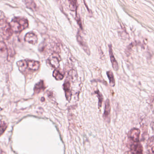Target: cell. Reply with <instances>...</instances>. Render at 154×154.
<instances>
[{
  "label": "cell",
  "mask_w": 154,
  "mask_h": 154,
  "mask_svg": "<svg viewBox=\"0 0 154 154\" xmlns=\"http://www.w3.org/2000/svg\"><path fill=\"white\" fill-rule=\"evenodd\" d=\"M14 32H20L25 29L29 26L27 19L22 17H15L10 23Z\"/></svg>",
  "instance_id": "obj_1"
},
{
  "label": "cell",
  "mask_w": 154,
  "mask_h": 154,
  "mask_svg": "<svg viewBox=\"0 0 154 154\" xmlns=\"http://www.w3.org/2000/svg\"><path fill=\"white\" fill-rule=\"evenodd\" d=\"M10 23L5 19H1L0 21V34L2 38L8 40L11 38L13 33Z\"/></svg>",
  "instance_id": "obj_2"
},
{
  "label": "cell",
  "mask_w": 154,
  "mask_h": 154,
  "mask_svg": "<svg viewBox=\"0 0 154 154\" xmlns=\"http://www.w3.org/2000/svg\"><path fill=\"white\" fill-rule=\"evenodd\" d=\"M17 65L21 72L27 69L31 71H36L40 67L39 62L34 60H20L17 62Z\"/></svg>",
  "instance_id": "obj_3"
},
{
  "label": "cell",
  "mask_w": 154,
  "mask_h": 154,
  "mask_svg": "<svg viewBox=\"0 0 154 154\" xmlns=\"http://www.w3.org/2000/svg\"><path fill=\"white\" fill-rule=\"evenodd\" d=\"M130 154H143V147L141 144L138 142H134L130 146Z\"/></svg>",
  "instance_id": "obj_4"
},
{
  "label": "cell",
  "mask_w": 154,
  "mask_h": 154,
  "mask_svg": "<svg viewBox=\"0 0 154 154\" xmlns=\"http://www.w3.org/2000/svg\"><path fill=\"white\" fill-rule=\"evenodd\" d=\"M140 130L138 128H134L131 129L128 134L129 139L133 142H138L140 137Z\"/></svg>",
  "instance_id": "obj_5"
},
{
  "label": "cell",
  "mask_w": 154,
  "mask_h": 154,
  "mask_svg": "<svg viewBox=\"0 0 154 154\" xmlns=\"http://www.w3.org/2000/svg\"><path fill=\"white\" fill-rule=\"evenodd\" d=\"M60 60V58L58 55L56 53H54L50 57L48 61L52 66L55 68H57L59 66V62Z\"/></svg>",
  "instance_id": "obj_6"
},
{
  "label": "cell",
  "mask_w": 154,
  "mask_h": 154,
  "mask_svg": "<svg viewBox=\"0 0 154 154\" xmlns=\"http://www.w3.org/2000/svg\"><path fill=\"white\" fill-rule=\"evenodd\" d=\"M24 40L26 42H28L30 44L34 45L37 43L38 37L34 32H28L25 35Z\"/></svg>",
  "instance_id": "obj_7"
},
{
  "label": "cell",
  "mask_w": 154,
  "mask_h": 154,
  "mask_svg": "<svg viewBox=\"0 0 154 154\" xmlns=\"http://www.w3.org/2000/svg\"><path fill=\"white\" fill-rule=\"evenodd\" d=\"M110 111H111V106H110V102L109 100H107L105 102V111H104L103 118L104 120L106 122L109 123L110 122Z\"/></svg>",
  "instance_id": "obj_8"
},
{
  "label": "cell",
  "mask_w": 154,
  "mask_h": 154,
  "mask_svg": "<svg viewBox=\"0 0 154 154\" xmlns=\"http://www.w3.org/2000/svg\"><path fill=\"white\" fill-rule=\"evenodd\" d=\"M108 47H109V56H110V60H111L113 69L115 71H117L119 68V66H118V62L114 56V54H113L112 46L111 45H109Z\"/></svg>",
  "instance_id": "obj_9"
},
{
  "label": "cell",
  "mask_w": 154,
  "mask_h": 154,
  "mask_svg": "<svg viewBox=\"0 0 154 154\" xmlns=\"http://www.w3.org/2000/svg\"><path fill=\"white\" fill-rule=\"evenodd\" d=\"M77 42H78L79 44L80 45V47L84 50V51L88 55H89L90 54V51L89 48L88 47L86 42L84 41V40L82 38L80 34H79V33H78L77 35Z\"/></svg>",
  "instance_id": "obj_10"
},
{
  "label": "cell",
  "mask_w": 154,
  "mask_h": 154,
  "mask_svg": "<svg viewBox=\"0 0 154 154\" xmlns=\"http://www.w3.org/2000/svg\"><path fill=\"white\" fill-rule=\"evenodd\" d=\"M63 89L65 92L66 98L67 100L70 101L71 97V84L69 82L67 81L64 83L63 85Z\"/></svg>",
  "instance_id": "obj_11"
},
{
  "label": "cell",
  "mask_w": 154,
  "mask_h": 154,
  "mask_svg": "<svg viewBox=\"0 0 154 154\" xmlns=\"http://www.w3.org/2000/svg\"><path fill=\"white\" fill-rule=\"evenodd\" d=\"M147 147L149 154H154V136L148 140Z\"/></svg>",
  "instance_id": "obj_12"
},
{
  "label": "cell",
  "mask_w": 154,
  "mask_h": 154,
  "mask_svg": "<svg viewBox=\"0 0 154 154\" xmlns=\"http://www.w3.org/2000/svg\"><path fill=\"white\" fill-rule=\"evenodd\" d=\"M45 88L44 82L43 81H41L35 85L34 88V93L38 94L41 92Z\"/></svg>",
  "instance_id": "obj_13"
},
{
  "label": "cell",
  "mask_w": 154,
  "mask_h": 154,
  "mask_svg": "<svg viewBox=\"0 0 154 154\" xmlns=\"http://www.w3.org/2000/svg\"><path fill=\"white\" fill-rule=\"evenodd\" d=\"M25 5L27 8L33 11L37 10V5L33 0H25Z\"/></svg>",
  "instance_id": "obj_14"
},
{
  "label": "cell",
  "mask_w": 154,
  "mask_h": 154,
  "mask_svg": "<svg viewBox=\"0 0 154 154\" xmlns=\"http://www.w3.org/2000/svg\"><path fill=\"white\" fill-rule=\"evenodd\" d=\"M70 9L72 11H76L78 7L77 0H68Z\"/></svg>",
  "instance_id": "obj_15"
},
{
  "label": "cell",
  "mask_w": 154,
  "mask_h": 154,
  "mask_svg": "<svg viewBox=\"0 0 154 154\" xmlns=\"http://www.w3.org/2000/svg\"><path fill=\"white\" fill-rule=\"evenodd\" d=\"M107 75L109 79L110 85L112 87H114L115 85V77L113 72L111 71H108L107 72Z\"/></svg>",
  "instance_id": "obj_16"
},
{
  "label": "cell",
  "mask_w": 154,
  "mask_h": 154,
  "mask_svg": "<svg viewBox=\"0 0 154 154\" xmlns=\"http://www.w3.org/2000/svg\"><path fill=\"white\" fill-rule=\"evenodd\" d=\"M0 48H1V56L4 55V56H6L5 55L7 54V48L6 45L4 42H1L0 44Z\"/></svg>",
  "instance_id": "obj_17"
},
{
  "label": "cell",
  "mask_w": 154,
  "mask_h": 154,
  "mask_svg": "<svg viewBox=\"0 0 154 154\" xmlns=\"http://www.w3.org/2000/svg\"><path fill=\"white\" fill-rule=\"evenodd\" d=\"M53 76L57 80H61L63 79V75L59 70H55L53 72Z\"/></svg>",
  "instance_id": "obj_18"
},
{
  "label": "cell",
  "mask_w": 154,
  "mask_h": 154,
  "mask_svg": "<svg viewBox=\"0 0 154 154\" xmlns=\"http://www.w3.org/2000/svg\"><path fill=\"white\" fill-rule=\"evenodd\" d=\"M96 93L97 95L98 98H99V108L101 107L103 100V96L99 91H96Z\"/></svg>",
  "instance_id": "obj_19"
},
{
  "label": "cell",
  "mask_w": 154,
  "mask_h": 154,
  "mask_svg": "<svg viewBox=\"0 0 154 154\" xmlns=\"http://www.w3.org/2000/svg\"><path fill=\"white\" fill-rule=\"evenodd\" d=\"M7 128V125L4 122L1 121V135L4 132Z\"/></svg>",
  "instance_id": "obj_20"
},
{
  "label": "cell",
  "mask_w": 154,
  "mask_h": 154,
  "mask_svg": "<svg viewBox=\"0 0 154 154\" xmlns=\"http://www.w3.org/2000/svg\"><path fill=\"white\" fill-rule=\"evenodd\" d=\"M151 108H152V110L154 112V100L151 104Z\"/></svg>",
  "instance_id": "obj_21"
}]
</instances>
